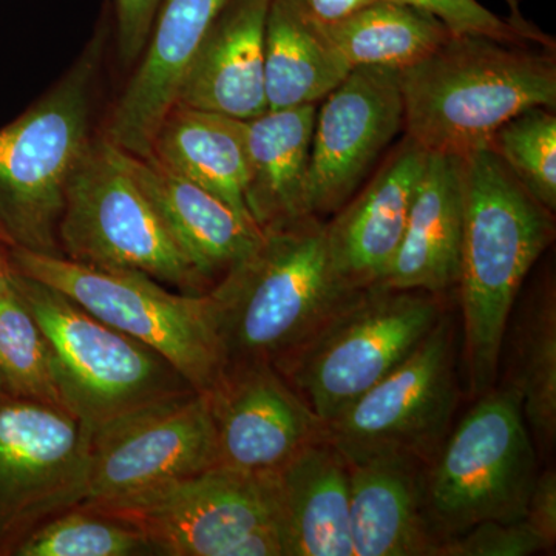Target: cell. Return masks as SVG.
Instances as JSON below:
<instances>
[{"label":"cell","mask_w":556,"mask_h":556,"mask_svg":"<svg viewBox=\"0 0 556 556\" xmlns=\"http://www.w3.org/2000/svg\"><path fill=\"white\" fill-rule=\"evenodd\" d=\"M464 230L459 289L468 393L497 383L501 345L527 276L555 239L554 214L514 177L492 148L463 159Z\"/></svg>","instance_id":"1"},{"label":"cell","mask_w":556,"mask_h":556,"mask_svg":"<svg viewBox=\"0 0 556 556\" xmlns=\"http://www.w3.org/2000/svg\"><path fill=\"white\" fill-rule=\"evenodd\" d=\"M404 129L427 153L466 159L532 108H556L554 51L452 35L401 72Z\"/></svg>","instance_id":"2"},{"label":"cell","mask_w":556,"mask_h":556,"mask_svg":"<svg viewBox=\"0 0 556 556\" xmlns=\"http://www.w3.org/2000/svg\"><path fill=\"white\" fill-rule=\"evenodd\" d=\"M351 289L314 215L263 230L262 243L207 291L226 367L274 362L300 345Z\"/></svg>","instance_id":"3"},{"label":"cell","mask_w":556,"mask_h":556,"mask_svg":"<svg viewBox=\"0 0 556 556\" xmlns=\"http://www.w3.org/2000/svg\"><path fill=\"white\" fill-rule=\"evenodd\" d=\"M110 7L72 67L20 118L0 129V244L61 255L65 189L93 141L98 78Z\"/></svg>","instance_id":"4"},{"label":"cell","mask_w":556,"mask_h":556,"mask_svg":"<svg viewBox=\"0 0 556 556\" xmlns=\"http://www.w3.org/2000/svg\"><path fill=\"white\" fill-rule=\"evenodd\" d=\"M444 311L441 295L430 292L356 289L273 365L329 424L399 367Z\"/></svg>","instance_id":"5"},{"label":"cell","mask_w":556,"mask_h":556,"mask_svg":"<svg viewBox=\"0 0 556 556\" xmlns=\"http://www.w3.org/2000/svg\"><path fill=\"white\" fill-rule=\"evenodd\" d=\"M538 473V452L521 401L496 383L478 397L424 467L431 532L442 541L479 522L519 521Z\"/></svg>","instance_id":"6"},{"label":"cell","mask_w":556,"mask_h":556,"mask_svg":"<svg viewBox=\"0 0 556 556\" xmlns=\"http://www.w3.org/2000/svg\"><path fill=\"white\" fill-rule=\"evenodd\" d=\"M22 276L67 295L80 308L146 343L186 382L207 393L226 368L207 292H172L148 274L80 265L62 255L9 249Z\"/></svg>","instance_id":"7"},{"label":"cell","mask_w":556,"mask_h":556,"mask_svg":"<svg viewBox=\"0 0 556 556\" xmlns=\"http://www.w3.org/2000/svg\"><path fill=\"white\" fill-rule=\"evenodd\" d=\"M14 288L49 340L64 407L91 431L193 390L167 358L56 289L17 270Z\"/></svg>","instance_id":"8"},{"label":"cell","mask_w":556,"mask_h":556,"mask_svg":"<svg viewBox=\"0 0 556 556\" xmlns=\"http://www.w3.org/2000/svg\"><path fill=\"white\" fill-rule=\"evenodd\" d=\"M58 237L62 257L80 265L138 270L186 294L212 288L101 134L68 179Z\"/></svg>","instance_id":"9"},{"label":"cell","mask_w":556,"mask_h":556,"mask_svg":"<svg viewBox=\"0 0 556 556\" xmlns=\"http://www.w3.org/2000/svg\"><path fill=\"white\" fill-rule=\"evenodd\" d=\"M84 508L138 527L156 555L283 556L266 475L212 467L123 503Z\"/></svg>","instance_id":"10"},{"label":"cell","mask_w":556,"mask_h":556,"mask_svg":"<svg viewBox=\"0 0 556 556\" xmlns=\"http://www.w3.org/2000/svg\"><path fill=\"white\" fill-rule=\"evenodd\" d=\"M457 396V328L445 309L399 367L327 424L328 441L346 463L402 453L427 464L450 433Z\"/></svg>","instance_id":"11"},{"label":"cell","mask_w":556,"mask_h":556,"mask_svg":"<svg viewBox=\"0 0 556 556\" xmlns=\"http://www.w3.org/2000/svg\"><path fill=\"white\" fill-rule=\"evenodd\" d=\"M90 445L67 408L0 394V547L86 500Z\"/></svg>","instance_id":"12"},{"label":"cell","mask_w":556,"mask_h":556,"mask_svg":"<svg viewBox=\"0 0 556 556\" xmlns=\"http://www.w3.org/2000/svg\"><path fill=\"white\" fill-rule=\"evenodd\" d=\"M215 467L206 393L163 399L91 431L89 482L78 507L123 503Z\"/></svg>","instance_id":"13"},{"label":"cell","mask_w":556,"mask_h":556,"mask_svg":"<svg viewBox=\"0 0 556 556\" xmlns=\"http://www.w3.org/2000/svg\"><path fill=\"white\" fill-rule=\"evenodd\" d=\"M314 123L306 211L336 214L404 130L401 72L357 67L325 98Z\"/></svg>","instance_id":"14"},{"label":"cell","mask_w":556,"mask_h":556,"mask_svg":"<svg viewBox=\"0 0 556 556\" xmlns=\"http://www.w3.org/2000/svg\"><path fill=\"white\" fill-rule=\"evenodd\" d=\"M206 396L215 467L273 473L303 448L328 438L327 422L270 362L228 365Z\"/></svg>","instance_id":"15"},{"label":"cell","mask_w":556,"mask_h":556,"mask_svg":"<svg viewBox=\"0 0 556 556\" xmlns=\"http://www.w3.org/2000/svg\"><path fill=\"white\" fill-rule=\"evenodd\" d=\"M230 0H161L144 53L105 118V141L131 155L149 156L167 112L177 102L193 54Z\"/></svg>","instance_id":"16"},{"label":"cell","mask_w":556,"mask_h":556,"mask_svg":"<svg viewBox=\"0 0 556 556\" xmlns=\"http://www.w3.org/2000/svg\"><path fill=\"white\" fill-rule=\"evenodd\" d=\"M427 152L405 135L378 174L325 223L332 266L351 291L386 277L404 237Z\"/></svg>","instance_id":"17"},{"label":"cell","mask_w":556,"mask_h":556,"mask_svg":"<svg viewBox=\"0 0 556 556\" xmlns=\"http://www.w3.org/2000/svg\"><path fill=\"white\" fill-rule=\"evenodd\" d=\"M270 0H230L193 54L177 102L241 121L268 112L265 28Z\"/></svg>","instance_id":"18"},{"label":"cell","mask_w":556,"mask_h":556,"mask_svg":"<svg viewBox=\"0 0 556 556\" xmlns=\"http://www.w3.org/2000/svg\"><path fill=\"white\" fill-rule=\"evenodd\" d=\"M115 149L119 163L137 181L179 249L211 287L262 243L263 232L254 223L240 217L206 189L166 169L152 155L142 159Z\"/></svg>","instance_id":"19"},{"label":"cell","mask_w":556,"mask_h":556,"mask_svg":"<svg viewBox=\"0 0 556 556\" xmlns=\"http://www.w3.org/2000/svg\"><path fill=\"white\" fill-rule=\"evenodd\" d=\"M283 556H354L350 471L327 439L266 473Z\"/></svg>","instance_id":"20"},{"label":"cell","mask_w":556,"mask_h":556,"mask_svg":"<svg viewBox=\"0 0 556 556\" xmlns=\"http://www.w3.org/2000/svg\"><path fill=\"white\" fill-rule=\"evenodd\" d=\"M354 556H437L424 504L426 463L402 453H379L346 463Z\"/></svg>","instance_id":"21"},{"label":"cell","mask_w":556,"mask_h":556,"mask_svg":"<svg viewBox=\"0 0 556 556\" xmlns=\"http://www.w3.org/2000/svg\"><path fill=\"white\" fill-rule=\"evenodd\" d=\"M463 159L427 153L404 237L380 287L444 295L459 280Z\"/></svg>","instance_id":"22"},{"label":"cell","mask_w":556,"mask_h":556,"mask_svg":"<svg viewBox=\"0 0 556 556\" xmlns=\"http://www.w3.org/2000/svg\"><path fill=\"white\" fill-rule=\"evenodd\" d=\"M317 105L268 110L244 121L249 214L260 230L306 217V179Z\"/></svg>","instance_id":"23"},{"label":"cell","mask_w":556,"mask_h":556,"mask_svg":"<svg viewBox=\"0 0 556 556\" xmlns=\"http://www.w3.org/2000/svg\"><path fill=\"white\" fill-rule=\"evenodd\" d=\"M503 386L521 401L538 456L548 457L556 445V289L544 278L508 318L500 354ZM497 371V375H500Z\"/></svg>","instance_id":"24"},{"label":"cell","mask_w":556,"mask_h":556,"mask_svg":"<svg viewBox=\"0 0 556 556\" xmlns=\"http://www.w3.org/2000/svg\"><path fill=\"white\" fill-rule=\"evenodd\" d=\"M150 155L254 223L244 200V121L175 102L156 131Z\"/></svg>","instance_id":"25"},{"label":"cell","mask_w":556,"mask_h":556,"mask_svg":"<svg viewBox=\"0 0 556 556\" xmlns=\"http://www.w3.org/2000/svg\"><path fill=\"white\" fill-rule=\"evenodd\" d=\"M350 72L320 22L294 0H270L265 28L268 110L317 105Z\"/></svg>","instance_id":"26"},{"label":"cell","mask_w":556,"mask_h":556,"mask_svg":"<svg viewBox=\"0 0 556 556\" xmlns=\"http://www.w3.org/2000/svg\"><path fill=\"white\" fill-rule=\"evenodd\" d=\"M320 25L351 70L382 67L402 72L453 35L426 11L391 0H375L342 20Z\"/></svg>","instance_id":"27"},{"label":"cell","mask_w":556,"mask_h":556,"mask_svg":"<svg viewBox=\"0 0 556 556\" xmlns=\"http://www.w3.org/2000/svg\"><path fill=\"white\" fill-rule=\"evenodd\" d=\"M11 551L17 556L156 555L138 527L84 507L70 508L47 519Z\"/></svg>","instance_id":"28"},{"label":"cell","mask_w":556,"mask_h":556,"mask_svg":"<svg viewBox=\"0 0 556 556\" xmlns=\"http://www.w3.org/2000/svg\"><path fill=\"white\" fill-rule=\"evenodd\" d=\"M0 378L11 396L64 407L49 340L16 289L0 299Z\"/></svg>","instance_id":"29"},{"label":"cell","mask_w":556,"mask_h":556,"mask_svg":"<svg viewBox=\"0 0 556 556\" xmlns=\"http://www.w3.org/2000/svg\"><path fill=\"white\" fill-rule=\"evenodd\" d=\"M489 148L506 164L522 188L555 214V109L532 108L519 113L493 135Z\"/></svg>","instance_id":"30"},{"label":"cell","mask_w":556,"mask_h":556,"mask_svg":"<svg viewBox=\"0 0 556 556\" xmlns=\"http://www.w3.org/2000/svg\"><path fill=\"white\" fill-rule=\"evenodd\" d=\"M404 3L431 14L441 21L453 35L484 36L500 42L515 46H538L551 49L554 42L538 28L530 27L525 21L501 20L492 11L486 10L478 0H391Z\"/></svg>","instance_id":"31"},{"label":"cell","mask_w":556,"mask_h":556,"mask_svg":"<svg viewBox=\"0 0 556 556\" xmlns=\"http://www.w3.org/2000/svg\"><path fill=\"white\" fill-rule=\"evenodd\" d=\"M546 552L525 519L484 521L460 535L442 540L437 556H529Z\"/></svg>","instance_id":"32"},{"label":"cell","mask_w":556,"mask_h":556,"mask_svg":"<svg viewBox=\"0 0 556 556\" xmlns=\"http://www.w3.org/2000/svg\"><path fill=\"white\" fill-rule=\"evenodd\" d=\"M109 5L119 60L135 64L148 46L161 0H109Z\"/></svg>","instance_id":"33"},{"label":"cell","mask_w":556,"mask_h":556,"mask_svg":"<svg viewBox=\"0 0 556 556\" xmlns=\"http://www.w3.org/2000/svg\"><path fill=\"white\" fill-rule=\"evenodd\" d=\"M526 525L540 538L546 552L556 544V473L554 467L540 471L527 501Z\"/></svg>","instance_id":"34"},{"label":"cell","mask_w":556,"mask_h":556,"mask_svg":"<svg viewBox=\"0 0 556 556\" xmlns=\"http://www.w3.org/2000/svg\"><path fill=\"white\" fill-rule=\"evenodd\" d=\"M300 9L320 22L342 20L375 0H294Z\"/></svg>","instance_id":"35"},{"label":"cell","mask_w":556,"mask_h":556,"mask_svg":"<svg viewBox=\"0 0 556 556\" xmlns=\"http://www.w3.org/2000/svg\"><path fill=\"white\" fill-rule=\"evenodd\" d=\"M14 280H16V269L11 263L9 249H0V299L11 294L14 291Z\"/></svg>","instance_id":"36"},{"label":"cell","mask_w":556,"mask_h":556,"mask_svg":"<svg viewBox=\"0 0 556 556\" xmlns=\"http://www.w3.org/2000/svg\"><path fill=\"white\" fill-rule=\"evenodd\" d=\"M7 393L5 387H3L2 378H0V394Z\"/></svg>","instance_id":"37"}]
</instances>
